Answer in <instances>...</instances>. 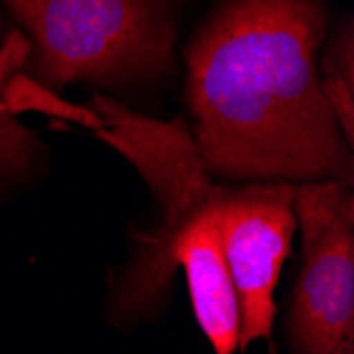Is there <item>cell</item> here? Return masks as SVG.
I'll return each mask as SVG.
<instances>
[{
	"instance_id": "277c9868",
	"label": "cell",
	"mask_w": 354,
	"mask_h": 354,
	"mask_svg": "<svg viewBox=\"0 0 354 354\" xmlns=\"http://www.w3.org/2000/svg\"><path fill=\"white\" fill-rule=\"evenodd\" d=\"M293 193L291 183L250 180L221 183L214 196L212 216L240 308V350L254 339L272 346L274 288L297 230Z\"/></svg>"
},
{
	"instance_id": "5b68a950",
	"label": "cell",
	"mask_w": 354,
	"mask_h": 354,
	"mask_svg": "<svg viewBox=\"0 0 354 354\" xmlns=\"http://www.w3.org/2000/svg\"><path fill=\"white\" fill-rule=\"evenodd\" d=\"M214 196L172 236L159 259L140 280L119 288L117 312L123 316L149 312L162 297L174 270L183 268L193 312L214 354H234L240 337V308L212 216Z\"/></svg>"
},
{
	"instance_id": "52a82bcc",
	"label": "cell",
	"mask_w": 354,
	"mask_h": 354,
	"mask_svg": "<svg viewBox=\"0 0 354 354\" xmlns=\"http://www.w3.org/2000/svg\"><path fill=\"white\" fill-rule=\"evenodd\" d=\"M318 79L344 140L354 147V24L350 13L323 43Z\"/></svg>"
},
{
	"instance_id": "6da1fadb",
	"label": "cell",
	"mask_w": 354,
	"mask_h": 354,
	"mask_svg": "<svg viewBox=\"0 0 354 354\" xmlns=\"http://www.w3.org/2000/svg\"><path fill=\"white\" fill-rule=\"evenodd\" d=\"M325 0H214L183 45L191 134L225 183L354 178L320 89Z\"/></svg>"
},
{
	"instance_id": "ba28073f",
	"label": "cell",
	"mask_w": 354,
	"mask_h": 354,
	"mask_svg": "<svg viewBox=\"0 0 354 354\" xmlns=\"http://www.w3.org/2000/svg\"><path fill=\"white\" fill-rule=\"evenodd\" d=\"M5 35H7V32L3 30V17H0V43H3V39H5Z\"/></svg>"
},
{
	"instance_id": "7a4b0ae2",
	"label": "cell",
	"mask_w": 354,
	"mask_h": 354,
	"mask_svg": "<svg viewBox=\"0 0 354 354\" xmlns=\"http://www.w3.org/2000/svg\"><path fill=\"white\" fill-rule=\"evenodd\" d=\"M30 43L26 77L45 89L87 83L149 91L178 75L183 0H3Z\"/></svg>"
},
{
	"instance_id": "8992f818",
	"label": "cell",
	"mask_w": 354,
	"mask_h": 354,
	"mask_svg": "<svg viewBox=\"0 0 354 354\" xmlns=\"http://www.w3.org/2000/svg\"><path fill=\"white\" fill-rule=\"evenodd\" d=\"M30 43L19 30H9L0 43V176L21 174L41 157V140L15 119L7 102V85L24 68Z\"/></svg>"
},
{
	"instance_id": "3957f363",
	"label": "cell",
	"mask_w": 354,
	"mask_h": 354,
	"mask_svg": "<svg viewBox=\"0 0 354 354\" xmlns=\"http://www.w3.org/2000/svg\"><path fill=\"white\" fill-rule=\"evenodd\" d=\"M301 268L286 335L295 354H354V178L295 185Z\"/></svg>"
}]
</instances>
